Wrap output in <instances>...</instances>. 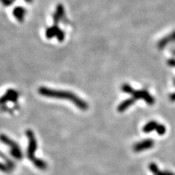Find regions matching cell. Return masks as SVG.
I'll list each match as a JSON object with an SVG mask.
<instances>
[{"mask_svg":"<svg viewBox=\"0 0 175 175\" xmlns=\"http://www.w3.org/2000/svg\"><path fill=\"white\" fill-rule=\"evenodd\" d=\"M38 93L41 94L42 96H46V97L70 101L75 105V106L83 111L87 110L88 109V105L85 101L82 100L81 98L76 96L75 93L69 92V91L52 89V88H49L46 87H40L38 88Z\"/></svg>","mask_w":175,"mask_h":175,"instance_id":"cell-1","label":"cell"},{"mask_svg":"<svg viewBox=\"0 0 175 175\" xmlns=\"http://www.w3.org/2000/svg\"><path fill=\"white\" fill-rule=\"evenodd\" d=\"M25 134H26L28 140H29V146H28L27 149V157L33 163L37 159L35 156V152L37 151V148H38V143H37V140H36L34 132L32 130L28 129L26 131V132H25Z\"/></svg>","mask_w":175,"mask_h":175,"instance_id":"cell-2","label":"cell"},{"mask_svg":"<svg viewBox=\"0 0 175 175\" xmlns=\"http://www.w3.org/2000/svg\"><path fill=\"white\" fill-rule=\"evenodd\" d=\"M0 140L4 144L10 147V152L11 156H13L14 158L17 159V160H21L23 158V153L21 152L20 148L16 142L13 141L11 139H10L6 135H0Z\"/></svg>","mask_w":175,"mask_h":175,"instance_id":"cell-3","label":"cell"},{"mask_svg":"<svg viewBox=\"0 0 175 175\" xmlns=\"http://www.w3.org/2000/svg\"><path fill=\"white\" fill-rule=\"evenodd\" d=\"M132 96L135 100L141 99V100L145 101L146 103H148L150 105L154 104L155 102L154 98L152 97L146 90H135L132 93Z\"/></svg>","mask_w":175,"mask_h":175,"instance_id":"cell-4","label":"cell"},{"mask_svg":"<svg viewBox=\"0 0 175 175\" xmlns=\"http://www.w3.org/2000/svg\"><path fill=\"white\" fill-rule=\"evenodd\" d=\"M154 146V141L152 139H146L140 142H138L136 144H134L133 150L136 152H140L143 151L150 149Z\"/></svg>","mask_w":175,"mask_h":175,"instance_id":"cell-5","label":"cell"},{"mask_svg":"<svg viewBox=\"0 0 175 175\" xmlns=\"http://www.w3.org/2000/svg\"><path fill=\"white\" fill-rule=\"evenodd\" d=\"M18 96L19 94L18 92L14 89H8L5 92V94L3 96H2L0 97V105H5L7 102L11 101V102H16L18 100Z\"/></svg>","mask_w":175,"mask_h":175,"instance_id":"cell-6","label":"cell"},{"mask_svg":"<svg viewBox=\"0 0 175 175\" xmlns=\"http://www.w3.org/2000/svg\"><path fill=\"white\" fill-rule=\"evenodd\" d=\"M148 168H149V169H150V171L153 175H175L174 173L170 172V171H160L157 165L153 162L149 164Z\"/></svg>","mask_w":175,"mask_h":175,"instance_id":"cell-7","label":"cell"},{"mask_svg":"<svg viewBox=\"0 0 175 175\" xmlns=\"http://www.w3.org/2000/svg\"><path fill=\"white\" fill-rule=\"evenodd\" d=\"M12 14L15 16V18L17 20V21L22 23L24 21V19H25V9L24 7H16L13 9Z\"/></svg>","mask_w":175,"mask_h":175,"instance_id":"cell-8","label":"cell"},{"mask_svg":"<svg viewBox=\"0 0 175 175\" xmlns=\"http://www.w3.org/2000/svg\"><path fill=\"white\" fill-rule=\"evenodd\" d=\"M136 100L134 98H128L127 100L123 101V102H121L119 105L118 106V111L120 113H123L124 111H126L127 109L129 108L130 106H131L132 105L135 103Z\"/></svg>","mask_w":175,"mask_h":175,"instance_id":"cell-9","label":"cell"},{"mask_svg":"<svg viewBox=\"0 0 175 175\" xmlns=\"http://www.w3.org/2000/svg\"><path fill=\"white\" fill-rule=\"evenodd\" d=\"M59 28H58V25H54L51 27L47 28L46 31V37L48 39H51V38L56 37L57 34H58V31L59 30Z\"/></svg>","mask_w":175,"mask_h":175,"instance_id":"cell-10","label":"cell"},{"mask_svg":"<svg viewBox=\"0 0 175 175\" xmlns=\"http://www.w3.org/2000/svg\"><path fill=\"white\" fill-rule=\"evenodd\" d=\"M158 126V123L156 121H150L147 123L143 127V131L144 133H150L152 131H156V127Z\"/></svg>","mask_w":175,"mask_h":175,"instance_id":"cell-11","label":"cell"},{"mask_svg":"<svg viewBox=\"0 0 175 175\" xmlns=\"http://www.w3.org/2000/svg\"><path fill=\"white\" fill-rule=\"evenodd\" d=\"M33 164H34L38 169H42V170H45V169H47V166H48V165H47V163H46L45 160L39 158L36 159V160L33 162Z\"/></svg>","mask_w":175,"mask_h":175,"instance_id":"cell-12","label":"cell"},{"mask_svg":"<svg viewBox=\"0 0 175 175\" xmlns=\"http://www.w3.org/2000/svg\"><path fill=\"white\" fill-rule=\"evenodd\" d=\"M121 90L122 92L127 94H131V95H132L133 92L135 91V89H133V88L131 87L130 84H128V83H123V84H122Z\"/></svg>","mask_w":175,"mask_h":175,"instance_id":"cell-13","label":"cell"},{"mask_svg":"<svg viewBox=\"0 0 175 175\" xmlns=\"http://www.w3.org/2000/svg\"><path fill=\"white\" fill-rule=\"evenodd\" d=\"M57 15H58V16L60 17L61 19L63 20V18L65 17V10H64V7L62 4H58L56 7V11H55V12Z\"/></svg>","mask_w":175,"mask_h":175,"instance_id":"cell-14","label":"cell"},{"mask_svg":"<svg viewBox=\"0 0 175 175\" xmlns=\"http://www.w3.org/2000/svg\"><path fill=\"white\" fill-rule=\"evenodd\" d=\"M156 131L157 132L158 135H160V136H163V135L165 133V131H166V128H165V127L164 125L158 124V126L156 127Z\"/></svg>","mask_w":175,"mask_h":175,"instance_id":"cell-15","label":"cell"},{"mask_svg":"<svg viewBox=\"0 0 175 175\" xmlns=\"http://www.w3.org/2000/svg\"><path fill=\"white\" fill-rule=\"evenodd\" d=\"M56 38H57V40H58L59 42H63V40H64V38H65V34H64V32H63L62 29H59V30H58V34H57V35H56Z\"/></svg>","mask_w":175,"mask_h":175,"instance_id":"cell-16","label":"cell"},{"mask_svg":"<svg viewBox=\"0 0 175 175\" xmlns=\"http://www.w3.org/2000/svg\"><path fill=\"white\" fill-rule=\"evenodd\" d=\"M0 170L2 171V172H5V173H8V172L11 170V169L7 165H5L3 163L0 162Z\"/></svg>","mask_w":175,"mask_h":175,"instance_id":"cell-17","label":"cell"},{"mask_svg":"<svg viewBox=\"0 0 175 175\" xmlns=\"http://www.w3.org/2000/svg\"><path fill=\"white\" fill-rule=\"evenodd\" d=\"M0 2H2L4 6H10L11 4H12L13 2H11V0H0Z\"/></svg>","mask_w":175,"mask_h":175,"instance_id":"cell-18","label":"cell"},{"mask_svg":"<svg viewBox=\"0 0 175 175\" xmlns=\"http://www.w3.org/2000/svg\"><path fill=\"white\" fill-rule=\"evenodd\" d=\"M25 2H29V3H31V2H33V1H34V0H25Z\"/></svg>","mask_w":175,"mask_h":175,"instance_id":"cell-19","label":"cell"}]
</instances>
